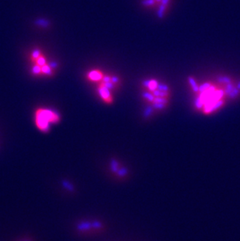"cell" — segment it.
<instances>
[{"instance_id": "cell-2", "label": "cell", "mask_w": 240, "mask_h": 241, "mask_svg": "<svg viewBox=\"0 0 240 241\" xmlns=\"http://www.w3.org/2000/svg\"><path fill=\"white\" fill-rule=\"evenodd\" d=\"M31 72L35 75H51L52 69L47 64L45 56L39 49H34L30 54Z\"/></svg>"}, {"instance_id": "cell-4", "label": "cell", "mask_w": 240, "mask_h": 241, "mask_svg": "<svg viewBox=\"0 0 240 241\" xmlns=\"http://www.w3.org/2000/svg\"><path fill=\"white\" fill-rule=\"evenodd\" d=\"M88 77L91 79V80H101L103 77V74L102 73H101L100 71H92L89 74Z\"/></svg>"}, {"instance_id": "cell-5", "label": "cell", "mask_w": 240, "mask_h": 241, "mask_svg": "<svg viewBox=\"0 0 240 241\" xmlns=\"http://www.w3.org/2000/svg\"><path fill=\"white\" fill-rule=\"evenodd\" d=\"M21 241H29V240H21Z\"/></svg>"}, {"instance_id": "cell-1", "label": "cell", "mask_w": 240, "mask_h": 241, "mask_svg": "<svg viewBox=\"0 0 240 241\" xmlns=\"http://www.w3.org/2000/svg\"><path fill=\"white\" fill-rule=\"evenodd\" d=\"M60 116L56 112L48 108H38L34 113V123L39 130L48 132L50 130L51 124H58Z\"/></svg>"}, {"instance_id": "cell-3", "label": "cell", "mask_w": 240, "mask_h": 241, "mask_svg": "<svg viewBox=\"0 0 240 241\" xmlns=\"http://www.w3.org/2000/svg\"><path fill=\"white\" fill-rule=\"evenodd\" d=\"M99 92H100L101 97L103 100L107 103H112V98L111 96L109 91H108V87L104 84H102V87L99 88Z\"/></svg>"}]
</instances>
